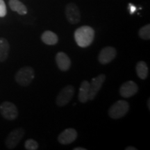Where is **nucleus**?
<instances>
[{"instance_id": "6ab92c4d", "label": "nucleus", "mask_w": 150, "mask_h": 150, "mask_svg": "<svg viewBox=\"0 0 150 150\" xmlns=\"http://www.w3.org/2000/svg\"><path fill=\"white\" fill-rule=\"evenodd\" d=\"M24 147L27 150H37L38 149V143L33 139H28L24 143Z\"/></svg>"}, {"instance_id": "0eeeda50", "label": "nucleus", "mask_w": 150, "mask_h": 150, "mask_svg": "<svg viewBox=\"0 0 150 150\" xmlns=\"http://www.w3.org/2000/svg\"><path fill=\"white\" fill-rule=\"evenodd\" d=\"M106 80V76L104 74H101L92 79L91 83H90L89 88V100H93L96 97L99 91L102 88L103 84Z\"/></svg>"}, {"instance_id": "ddd939ff", "label": "nucleus", "mask_w": 150, "mask_h": 150, "mask_svg": "<svg viewBox=\"0 0 150 150\" xmlns=\"http://www.w3.org/2000/svg\"><path fill=\"white\" fill-rule=\"evenodd\" d=\"M89 88H90V83L88 81H83L81 83L79 88V92L78 95V99L81 103H86L88 99L89 95Z\"/></svg>"}, {"instance_id": "7ed1b4c3", "label": "nucleus", "mask_w": 150, "mask_h": 150, "mask_svg": "<svg viewBox=\"0 0 150 150\" xmlns=\"http://www.w3.org/2000/svg\"><path fill=\"white\" fill-rule=\"evenodd\" d=\"M129 110V103L125 100H119L114 103L110 106L108 112L110 118L117 120L126 115Z\"/></svg>"}, {"instance_id": "dca6fc26", "label": "nucleus", "mask_w": 150, "mask_h": 150, "mask_svg": "<svg viewBox=\"0 0 150 150\" xmlns=\"http://www.w3.org/2000/svg\"><path fill=\"white\" fill-rule=\"evenodd\" d=\"M10 45L4 38H0V62H4L8 58Z\"/></svg>"}, {"instance_id": "6e6552de", "label": "nucleus", "mask_w": 150, "mask_h": 150, "mask_svg": "<svg viewBox=\"0 0 150 150\" xmlns=\"http://www.w3.org/2000/svg\"><path fill=\"white\" fill-rule=\"evenodd\" d=\"M65 16L67 21L72 24H78L81 20L79 8L74 3H69L65 7Z\"/></svg>"}, {"instance_id": "f3484780", "label": "nucleus", "mask_w": 150, "mask_h": 150, "mask_svg": "<svg viewBox=\"0 0 150 150\" xmlns=\"http://www.w3.org/2000/svg\"><path fill=\"white\" fill-rule=\"evenodd\" d=\"M136 71L137 75L140 79L145 80L149 74V69L147 63L144 61H139L137 63L136 66Z\"/></svg>"}, {"instance_id": "aec40b11", "label": "nucleus", "mask_w": 150, "mask_h": 150, "mask_svg": "<svg viewBox=\"0 0 150 150\" xmlns=\"http://www.w3.org/2000/svg\"><path fill=\"white\" fill-rule=\"evenodd\" d=\"M6 6L4 0H0V18H3L6 15Z\"/></svg>"}, {"instance_id": "f257e3e1", "label": "nucleus", "mask_w": 150, "mask_h": 150, "mask_svg": "<svg viewBox=\"0 0 150 150\" xmlns=\"http://www.w3.org/2000/svg\"><path fill=\"white\" fill-rule=\"evenodd\" d=\"M74 40L80 47H87L95 38V30L89 26H82L74 31Z\"/></svg>"}, {"instance_id": "9b49d317", "label": "nucleus", "mask_w": 150, "mask_h": 150, "mask_svg": "<svg viewBox=\"0 0 150 150\" xmlns=\"http://www.w3.org/2000/svg\"><path fill=\"white\" fill-rule=\"evenodd\" d=\"M77 138V132L74 129L69 128L65 129L58 137V140L62 145H69L75 141Z\"/></svg>"}, {"instance_id": "5701e85b", "label": "nucleus", "mask_w": 150, "mask_h": 150, "mask_svg": "<svg viewBox=\"0 0 150 150\" xmlns=\"http://www.w3.org/2000/svg\"><path fill=\"white\" fill-rule=\"evenodd\" d=\"M74 150H86V148H83V147H78L74 148Z\"/></svg>"}, {"instance_id": "9d476101", "label": "nucleus", "mask_w": 150, "mask_h": 150, "mask_svg": "<svg viewBox=\"0 0 150 150\" xmlns=\"http://www.w3.org/2000/svg\"><path fill=\"white\" fill-rule=\"evenodd\" d=\"M138 87L133 81H128L124 83L120 88V94L122 97L129 98L138 93Z\"/></svg>"}, {"instance_id": "423d86ee", "label": "nucleus", "mask_w": 150, "mask_h": 150, "mask_svg": "<svg viewBox=\"0 0 150 150\" xmlns=\"http://www.w3.org/2000/svg\"><path fill=\"white\" fill-rule=\"evenodd\" d=\"M74 94V88L72 86H66L60 91L56 97V103L57 106H64L70 102Z\"/></svg>"}, {"instance_id": "a211bd4d", "label": "nucleus", "mask_w": 150, "mask_h": 150, "mask_svg": "<svg viewBox=\"0 0 150 150\" xmlns=\"http://www.w3.org/2000/svg\"><path fill=\"white\" fill-rule=\"evenodd\" d=\"M140 38L143 40H149L150 39V24H146L141 27L138 32Z\"/></svg>"}, {"instance_id": "2eb2a0df", "label": "nucleus", "mask_w": 150, "mask_h": 150, "mask_svg": "<svg viewBox=\"0 0 150 150\" xmlns=\"http://www.w3.org/2000/svg\"><path fill=\"white\" fill-rule=\"evenodd\" d=\"M8 4L13 11H16L21 16H24L27 13V8L26 6L19 0H10Z\"/></svg>"}, {"instance_id": "f8f14e48", "label": "nucleus", "mask_w": 150, "mask_h": 150, "mask_svg": "<svg viewBox=\"0 0 150 150\" xmlns=\"http://www.w3.org/2000/svg\"><path fill=\"white\" fill-rule=\"evenodd\" d=\"M56 62L57 66L63 72H66L71 66V61L69 56L64 52H60L56 55Z\"/></svg>"}, {"instance_id": "4468645a", "label": "nucleus", "mask_w": 150, "mask_h": 150, "mask_svg": "<svg viewBox=\"0 0 150 150\" xmlns=\"http://www.w3.org/2000/svg\"><path fill=\"white\" fill-rule=\"evenodd\" d=\"M41 40L47 45H54L59 41V38L55 33L47 30L41 35Z\"/></svg>"}, {"instance_id": "20e7f679", "label": "nucleus", "mask_w": 150, "mask_h": 150, "mask_svg": "<svg viewBox=\"0 0 150 150\" xmlns=\"http://www.w3.org/2000/svg\"><path fill=\"white\" fill-rule=\"evenodd\" d=\"M0 113L8 120H14L18 116V110L13 103L4 102L0 105Z\"/></svg>"}, {"instance_id": "412c9836", "label": "nucleus", "mask_w": 150, "mask_h": 150, "mask_svg": "<svg viewBox=\"0 0 150 150\" xmlns=\"http://www.w3.org/2000/svg\"><path fill=\"white\" fill-rule=\"evenodd\" d=\"M129 12L131 14L134 13L135 11H136V7L134 5H133L132 4H129Z\"/></svg>"}, {"instance_id": "1a4fd4ad", "label": "nucleus", "mask_w": 150, "mask_h": 150, "mask_svg": "<svg viewBox=\"0 0 150 150\" xmlns=\"http://www.w3.org/2000/svg\"><path fill=\"white\" fill-rule=\"evenodd\" d=\"M117 52L112 47H105L101 50L98 56V61L101 64L106 65L115 58Z\"/></svg>"}, {"instance_id": "4be33fe9", "label": "nucleus", "mask_w": 150, "mask_h": 150, "mask_svg": "<svg viewBox=\"0 0 150 150\" xmlns=\"http://www.w3.org/2000/svg\"><path fill=\"white\" fill-rule=\"evenodd\" d=\"M125 149L126 150H137V148L135 147H132V146H129V147L125 148Z\"/></svg>"}, {"instance_id": "b1692460", "label": "nucleus", "mask_w": 150, "mask_h": 150, "mask_svg": "<svg viewBox=\"0 0 150 150\" xmlns=\"http://www.w3.org/2000/svg\"><path fill=\"white\" fill-rule=\"evenodd\" d=\"M149 99H148V108H149V110H150V106H149Z\"/></svg>"}, {"instance_id": "f03ea898", "label": "nucleus", "mask_w": 150, "mask_h": 150, "mask_svg": "<svg viewBox=\"0 0 150 150\" xmlns=\"http://www.w3.org/2000/svg\"><path fill=\"white\" fill-rule=\"evenodd\" d=\"M35 77L34 70L31 67L25 66L22 67L16 72L15 79L19 85L27 87L32 83Z\"/></svg>"}, {"instance_id": "39448f33", "label": "nucleus", "mask_w": 150, "mask_h": 150, "mask_svg": "<svg viewBox=\"0 0 150 150\" xmlns=\"http://www.w3.org/2000/svg\"><path fill=\"white\" fill-rule=\"evenodd\" d=\"M25 134L24 130L22 128H17L13 130L8 135L5 140V145L8 149H13L17 147Z\"/></svg>"}]
</instances>
